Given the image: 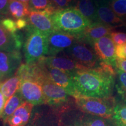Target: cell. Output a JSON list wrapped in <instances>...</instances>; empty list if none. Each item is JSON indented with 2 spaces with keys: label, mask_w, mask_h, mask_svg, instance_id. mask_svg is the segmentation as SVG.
Returning a JSON list of instances; mask_svg holds the SVG:
<instances>
[{
  "label": "cell",
  "mask_w": 126,
  "mask_h": 126,
  "mask_svg": "<svg viewBox=\"0 0 126 126\" xmlns=\"http://www.w3.org/2000/svg\"><path fill=\"white\" fill-rule=\"evenodd\" d=\"M114 68L100 62L97 67L78 70L72 74V79L79 96L97 98L111 96L116 73Z\"/></svg>",
  "instance_id": "obj_1"
},
{
  "label": "cell",
  "mask_w": 126,
  "mask_h": 126,
  "mask_svg": "<svg viewBox=\"0 0 126 126\" xmlns=\"http://www.w3.org/2000/svg\"><path fill=\"white\" fill-rule=\"evenodd\" d=\"M51 18L57 31L75 36L77 39L91 23L75 7L58 11Z\"/></svg>",
  "instance_id": "obj_2"
},
{
  "label": "cell",
  "mask_w": 126,
  "mask_h": 126,
  "mask_svg": "<svg viewBox=\"0 0 126 126\" xmlns=\"http://www.w3.org/2000/svg\"><path fill=\"white\" fill-rule=\"evenodd\" d=\"M23 51L26 64H33L48 54V36L28 25Z\"/></svg>",
  "instance_id": "obj_3"
},
{
  "label": "cell",
  "mask_w": 126,
  "mask_h": 126,
  "mask_svg": "<svg viewBox=\"0 0 126 126\" xmlns=\"http://www.w3.org/2000/svg\"><path fill=\"white\" fill-rule=\"evenodd\" d=\"M78 108L86 114L111 119L116 102L112 97L97 98L79 96L75 98Z\"/></svg>",
  "instance_id": "obj_4"
},
{
  "label": "cell",
  "mask_w": 126,
  "mask_h": 126,
  "mask_svg": "<svg viewBox=\"0 0 126 126\" xmlns=\"http://www.w3.org/2000/svg\"><path fill=\"white\" fill-rule=\"evenodd\" d=\"M72 60L86 68L90 69L99 65V60L95 52L88 46L87 44L77 40L71 46L61 52Z\"/></svg>",
  "instance_id": "obj_5"
},
{
  "label": "cell",
  "mask_w": 126,
  "mask_h": 126,
  "mask_svg": "<svg viewBox=\"0 0 126 126\" xmlns=\"http://www.w3.org/2000/svg\"><path fill=\"white\" fill-rule=\"evenodd\" d=\"M42 86L46 99V103L59 108L65 106L68 102V95L63 88L53 82L48 77L38 83Z\"/></svg>",
  "instance_id": "obj_6"
},
{
  "label": "cell",
  "mask_w": 126,
  "mask_h": 126,
  "mask_svg": "<svg viewBox=\"0 0 126 126\" xmlns=\"http://www.w3.org/2000/svg\"><path fill=\"white\" fill-rule=\"evenodd\" d=\"M94 51L100 62L115 67L116 65V45L109 35L99 39L93 46Z\"/></svg>",
  "instance_id": "obj_7"
},
{
  "label": "cell",
  "mask_w": 126,
  "mask_h": 126,
  "mask_svg": "<svg viewBox=\"0 0 126 126\" xmlns=\"http://www.w3.org/2000/svg\"><path fill=\"white\" fill-rule=\"evenodd\" d=\"M45 70L47 77L53 82L63 88L69 95L73 96L74 98L79 96L75 89L72 79V74L59 69L48 67L46 65Z\"/></svg>",
  "instance_id": "obj_8"
},
{
  "label": "cell",
  "mask_w": 126,
  "mask_h": 126,
  "mask_svg": "<svg viewBox=\"0 0 126 126\" xmlns=\"http://www.w3.org/2000/svg\"><path fill=\"white\" fill-rule=\"evenodd\" d=\"M77 41V37L72 34L60 31L53 32L48 36V51L47 55L57 56L70 47Z\"/></svg>",
  "instance_id": "obj_9"
},
{
  "label": "cell",
  "mask_w": 126,
  "mask_h": 126,
  "mask_svg": "<svg viewBox=\"0 0 126 126\" xmlns=\"http://www.w3.org/2000/svg\"><path fill=\"white\" fill-rule=\"evenodd\" d=\"M114 27L100 22H92L85 31L77 37V40L94 46V44L104 36L109 35Z\"/></svg>",
  "instance_id": "obj_10"
},
{
  "label": "cell",
  "mask_w": 126,
  "mask_h": 126,
  "mask_svg": "<svg viewBox=\"0 0 126 126\" xmlns=\"http://www.w3.org/2000/svg\"><path fill=\"white\" fill-rule=\"evenodd\" d=\"M19 92L24 100L33 105L46 103L42 86L39 83L29 80L20 81Z\"/></svg>",
  "instance_id": "obj_11"
},
{
  "label": "cell",
  "mask_w": 126,
  "mask_h": 126,
  "mask_svg": "<svg viewBox=\"0 0 126 126\" xmlns=\"http://www.w3.org/2000/svg\"><path fill=\"white\" fill-rule=\"evenodd\" d=\"M48 67L59 69L72 74L78 70L88 69L79 65L65 55L44 57L40 59Z\"/></svg>",
  "instance_id": "obj_12"
},
{
  "label": "cell",
  "mask_w": 126,
  "mask_h": 126,
  "mask_svg": "<svg viewBox=\"0 0 126 126\" xmlns=\"http://www.w3.org/2000/svg\"><path fill=\"white\" fill-rule=\"evenodd\" d=\"M27 18L28 25L48 36L53 32L57 31L51 16L45 11H30Z\"/></svg>",
  "instance_id": "obj_13"
},
{
  "label": "cell",
  "mask_w": 126,
  "mask_h": 126,
  "mask_svg": "<svg viewBox=\"0 0 126 126\" xmlns=\"http://www.w3.org/2000/svg\"><path fill=\"white\" fill-rule=\"evenodd\" d=\"M22 55L20 50L0 51V72L4 77H11L20 65Z\"/></svg>",
  "instance_id": "obj_14"
},
{
  "label": "cell",
  "mask_w": 126,
  "mask_h": 126,
  "mask_svg": "<svg viewBox=\"0 0 126 126\" xmlns=\"http://www.w3.org/2000/svg\"><path fill=\"white\" fill-rule=\"evenodd\" d=\"M98 22L110 25L113 27L126 25L114 13L107 0H96Z\"/></svg>",
  "instance_id": "obj_15"
},
{
  "label": "cell",
  "mask_w": 126,
  "mask_h": 126,
  "mask_svg": "<svg viewBox=\"0 0 126 126\" xmlns=\"http://www.w3.org/2000/svg\"><path fill=\"white\" fill-rule=\"evenodd\" d=\"M33 105L25 102L7 120L9 126H25L29 122Z\"/></svg>",
  "instance_id": "obj_16"
},
{
  "label": "cell",
  "mask_w": 126,
  "mask_h": 126,
  "mask_svg": "<svg viewBox=\"0 0 126 126\" xmlns=\"http://www.w3.org/2000/svg\"><path fill=\"white\" fill-rule=\"evenodd\" d=\"M75 8L91 23L98 22L96 0H77Z\"/></svg>",
  "instance_id": "obj_17"
},
{
  "label": "cell",
  "mask_w": 126,
  "mask_h": 126,
  "mask_svg": "<svg viewBox=\"0 0 126 126\" xmlns=\"http://www.w3.org/2000/svg\"><path fill=\"white\" fill-rule=\"evenodd\" d=\"M1 16H0V51L20 50L17 47L14 34L10 33L4 29L1 23Z\"/></svg>",
  "instance_id": "obj_18"
},
{
  "label": "cell",
  "mask_w": 126,
  "mask_h": 126,
  "mask_svg": "<svg viewBox=\"0 0 126 126\" xmlns=\"http://www.w3.org/2000/svg\"><path fill=\"white\" fill-rule=\"evenodd\" d=\"M24 99L21 96L19 91H17L11 97L7 100L3 111L2 118L4 122H7L15 110L24 103Z\"/></svg>",
  "instance_id": "obj_19"
},
{
  "label": "cell",
  "mask_w": 126,
  "mask_h": 126,
  "mask_svg": "<svg viewBox=\"0 0 126 126\" xmlns=\"http://www.w3.org/2000/svg\"><path fill=\"white\" fill-rule=\"evenodd\" d=\"M20 83V79L17 75L7 79L1 83V92L6 100L11 97L14 94L18 91Z\"/></svg>",
  "instance_id": "obj_20"
},
{
  "label": "cell",
  "mask_w": 126,
  "mask_h": 126,
  "mask_svg": "<svg viewBox=\"0 0 126 126\" xmlns=\"http://www.w3.org/2000/svg\"><path fill=\"white\" fill-rule=\"evenodd\" d=\"M30 9L29 5L17 1L11 0L9 3V13L16 19L23 18L29 15Z\"/></svg>",
  "instance_id": "obj_21"
},
{
  "label": "cell",
  "mask_w": 126,
  "mask_h": 126,
  "mask_svg": "<svg viewBox=\"0 0 126 126\" xmlns=\"http://www.w3.org/2000/svg\"><path fill=\"white\" fill-rule=\"evenodd\" d=\"M80 119L87 126H117L112 118L107 119L86 114Z\"/></svg>",
  "instance_id": "obj_22"
},
{
  "label": "cell",
  "mask_w": 126,
  "mask_h": 126,
  "mask_svg": "<svg viewBox=\"0 0 126 126\" xmlns=\"http://www.w3.org/2000/svg\"><path fill=\"white\" fill-rule=\"evenodd\" d=\"M112 119L117 126H126V103L116 105Z\"/></svg>",
  "instance_id": "obj_23"
},
{
  "label": "cell",
  "mask_w": 126,
  "mask_h": 126,
  "mask_svg": "<svg viewBox=\"0 0 126 126\" xmlns=\"http://www.w3.org/2000/svg\"><path fill=\"white\" fill-rule=\"evenodd\" d=\"M117 83L116 85L117 92L120 97L126 103V73L122 70H117Z\"/></svg>",
  "instance_id": "obj_24"
},
{
  "label": "cell",
  "mask_w": 126,
  "mask_h": 126,
  "mask_svg": "<svg viewBox=\"0 0 126 126\" xmlns=\"http://www.w3.org/2000/svg\"><path fill=\"white\" fill-rule=\"evenodd\" d=\"M110 7L121 19L126 20V0H110L109 1Z\"/></svg>",
  "instance_id": "obj_25"
},
{
  "label": "cell",
  "mask_w": 126,
  "mask_h": 126,
  "mask_svg": "<svg viewBox=\"0 0 126 126\" xmlns=\"http://www.w3.org/2000/svg\"><path fill=\"white\" fill-rule=\"evenodd\" d=\"M52 7L50 0H31L29 4L30 11H43Z\"/></svg>",
  "instance_id": "obj_26"
},
{
  "label": "cell",
  "mask_w": 126,
  "mask_h": 126,
  "mask_svg": "<svg viewBox=\"0 0 126 126\" xmlns=\"http://www.w3.org/2000/svg\"><path fill=\"white\" fill-rule=\"evenodd\" d=\"M50 2L51 5L58 11L73 7L72 5L75 2V0H50Z\"/></svg>",
  "instance_id": "obj_27"
},
{
  "label": "cell",
  "mask_w": 126,
  "mask_h": 126,
  "mask_svg": "<svg viewBox=\"0 0 126 126\" xmlns=\"http://www.w3.org/2000/svg\"><path fill=\"white\" fill-rule=\"evenodd\" d=\"M1 23L6 31L11 34L16 33L18 29L16 27V21L10 18H2Z\"/></svg>",
  "instance_id": "obj_28"
},
{
  "label": "cell",
  "mask_w": 126,
  "mask_h": 126,
  "mask_svg": "<svg viewBox=\"0 0 126 126\" xmlns=\"http://www.w3.org/2000/svg\"><path fill=\"white\" fill-rule=\"evenodd\" d=\"M110 36L116 46L126 44V33H125L113 31L110 34Z\"/></svg>",
  "instance_id": "obj_29"
},
{
  "label": "cell",
  "mask_w": 126,
  "mask_h": 126,
  "mask_svg": "<svg viewBox=\"0 0 126 126\" xmlns=\"http://www.w3.org/2000/svg\"><path fill=\"white\" fill-rule=\"evenodd\" d=\"M116 58L119 59H126V44L116 46Z\"/></svg>",
  "instance_id": "obj_30"
},
{
  "label": "cell",
  "mask_w": 126,
  "mask_h": 126,
  "mask_svg": "<svg viewBox=\"0 0 126 126\" xmlns=\"http://www.w3.org/2000/svg\"><path fill=\"white\" fill-rule=\"evenodd\" d=\"M11 0H0V15L9 13V6Z\"/></svg>",
  "instance_id": "obj_31"
},
{
  "label": "cell",
  "mask_w": 126,
  "mask_h": 126,
  "mask_svg": "<svg viewBox=\"0 0 126 126\" xmlns=\"http://www.w3.org/2000/svg\"><path fill=\"white\" fill-rule=\"evenodd\" d=\"M115 67H116V69L122 70L126 73V59L122 60L116 58Z\"/></svg>",
  "instance_id": "obj_32"
},
{
  "label": "cell",
  "mask_w": 126,
  "mask_h": 126,
  "mask_svg": "<svg viewBox=\"0 0 126 126\" xmlns=\"http://www.w3.org/2000/svg\"><path fill=\"white\" fill-rule=\"evenodd\" d=\"M16 27L18 30L23 29L24 28H26L28 25V20L24 18L18 19L16 20Z\"/></svg>",
  "instance_id": "obj_33"
},
{
  "label": "cell",
  "mask_w": 126,
  "mask_h": 126,
  "mask_svg": "<svg viewBox=\"0 0 126 126\" xmlns=\"http://www.w3.org/2000/svg\"><path fill=\"white\" fill-rule=\"evenodd\" d=\"M6 100L2 93L0 92V118L2 117V115L5 105Z\"/></svg>",
  "instance_id": "obj_34"
},
{
  "label": "cell",
  "mask_w": 126,
  "mask_h": 126,
  "mask_svg": "<svg viewBox=\"0 0 126 126\" xmlns=\"http://www.w3.org/2000/svg\"><path fill=\"white\" fill-rule=\"evenodd\" d=\"M67 126H87L85 125L82 122L81 119H79L78 120H75L73 121V122H71L70 124Z\"/></svg>",
  "instance_id": "obj_35"
},
{
  "label": "cell",
  "mask_w": 126,
  "mask_h": 126,
  "mask_svg": "<svg viewBox=\"0 0 126 126\" xmlns=\"http://www.w3.org/2000/svg\"><path fill=\"white\" fill-rule=\"evenodd\" d=\"M17 1H20V2H23V3H25V4L29 5L30 1H31V0H17Z\"/></svg>",
  "instance_id": "obj_36"
},
{
  "label": "cell",
  "mask_w": 126,
  "mask_h": 126,
  "mask_svg": "<svg viewBox=\"0 0 126 126\" xmlns=\"http://www.w3.org/2000/svg\"><path fill=\"white\" fill-rule=\"evenodd\" d=\"M37 126V124H34L33 123H30L28 124V126Z\"/></svg>",
  "instance_id": "obj_37"
},
{
  "label": "cell",
  "mask_w": 126,
  "mask_h": 126,
  "mask_svg": "<svg viewBox=\"0 0 126 126\" xmlns=\"http://www.w3.org/2000/svg\"><path fill=\"white\" fill-rule=\"evenodd\" d=\"M3 78H4V76H3V75L1 74V72H0V80H1Z\"/></svg>",
  "instance_id": "obj_38"
},
{
  "label": "cell",
  "mask_w": 126,
  "mask_h": 126,
  "mask_svg": "<svg viewBox=\"0 0 126 126\" xmlns=\"http://www.w3.org/2000/svg\"><path fill=\"white\" fill-rule=\"evenodd\" d=\"M1 84L0 83V90H1Z\"/></svg>",
  "instance_id": "obj_39"
}]
</instances>
